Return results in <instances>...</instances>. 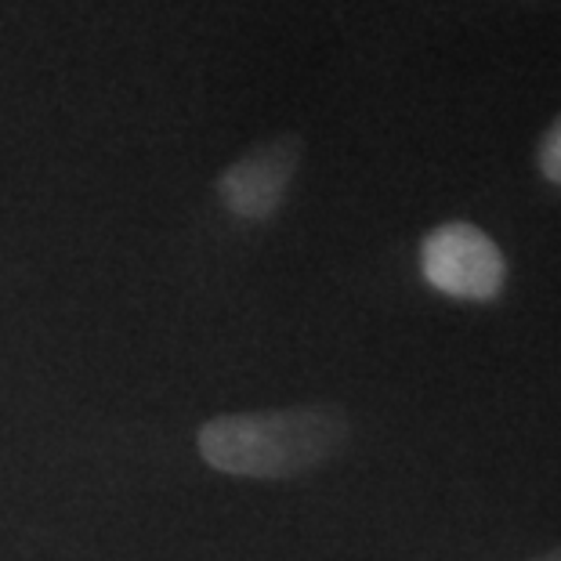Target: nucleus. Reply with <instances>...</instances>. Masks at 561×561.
I'll list each match as a JSON object with an SVG mask.
<instances>
[{"instance_id":"nucleus-4","label":"nucleus","mask_w":561,"mask_h":561,"mask_svg":"<svg viewBox=\"0 0 561 561\" xmlns=\"http://www.w3.org/2000/svg\"><path fill=\"white\" fill-rule=\"evenodd\" d=\"M536 163H540V174L547 182L561 188V116L543 130L540 149H536Z\"/></svg>"},{"instance_id":"nucleus-1","label":"nucleus","mask_w":561,"mask_h":561,"mask_svg":"<svg viewBox=\"0 0 561 561\" xmlns=\"http://www.w3.org/2000/svg\"><path fill=\"white\" fill-rule=\"evenodd\" d=\"M348 442V413L330 402L221 413L196 432L199 457L214 471L250 482H286L312 474L341 457Z\"/></svg>"},{"instance_id":"nucleus-5","label":"nucleus","mask_w":561,"mask_h":561,"mask_svg":"<svg viewBox=\"0 0 561 561\" xmlns=\"http://www.w3.org/2000/svg\"><path fill=\"white\" fill-rule=\"evenodd\" d=\"M536 561H561V543L554 547V551H547V554H540Z\"/></svg>"},{"instance_id":"nucleus-3","label":"nucleus","mask_w":561,"mask_h":561,"mask_svg":"<svg viewBox=\"0 0 561 561\" xmlns=\"http://www.w3.org/2000/svg\"><path fill=\"white\" fill-rule=\"evenodd\" d=\"M297 167H301V138L276 135L225 167L218 174V196L240 221H268L290 193Z\"/></svg>"},{"instance_id":"nucleus-2","label":"nucleus","mask_w":561,"mask_h":561,"mask_svg":"<svg viewBox=\"0 0 561 561\" xmlns=\"http://www.w3.org/2000/svg\"><path fill=\"white\" fill-rule=\"evenodd\" d=\"M421 272L438 294L457 301H493L507 283L504 250L468 221L438 225L421 243Z\"/></svg>"}]
</instances>
